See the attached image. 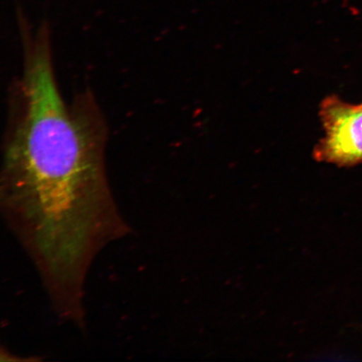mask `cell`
Returning a JSON list of instances; mask_svg holds the SVG:
<instances>
[{"mask_svg": "<svg viewBox=\"0 0 362 362\" xmlns=\"http://www.w3.org/2000/svg\"><path fill=\"white\" fill-rule=\"evenodd\" d=\"M23 66L8 94L0 210L54 310L85 305L90 268L132 228L108 180V128L90 90L66 102L51 35L21 30Z\"/></svg>", "mask_w": 362, "mask_h": 362, "instance_id": "1", "label": "cell"}, {"mask_svg": "<svg viewBox=\"0 0 362 362\" xmlns=\"http://www.w3.org/2000/svg\"><path fill=\"white\" fill-rule=\"evenodd\" d=\"M320 115L325 136L315 146V160L339 166L362 163V103L355 105L332 95L321 103Z\"/></svg>", "mask_w": 362, "mask_h": 362, "instance_id": "2", "label": "cell"}]
</instances>
